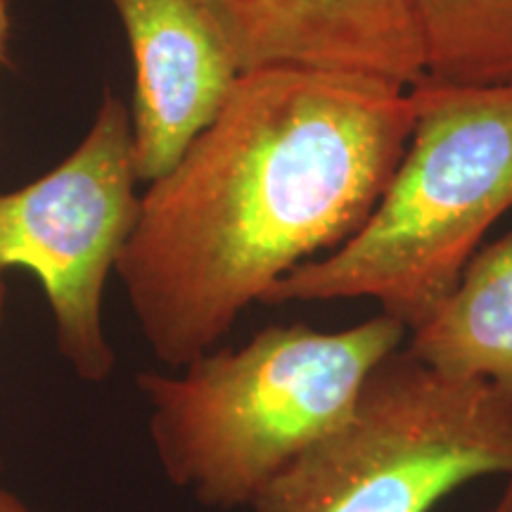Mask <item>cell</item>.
<instances>
[{"mask_svg": "<svg viewBox=\"0 0 512 512\" xmlns=\"http://www.w3.org/2000/svg\"><path fill=\"white\" fill-rule=\"evenodd\" d=\"M408 328L380 313L342 332L271 325L240 349H211L181 375L140 373L150 439L166 479L202 505L254 498L356 406Z\"/></svg>", "mask_w": 512, "mask_h": 512, "instance_id": "obj_2", "label": "cell"}, {"mask_svg": "<svg viewBox=\"0 0 512 512\" xmlns=\"http://www.w3.org/2000/svg\"><path fill=\"white\" fill-rule=\"evenodd\" d=\"M136 67L131 105L136 174L174 169L214 121L242 72L200 0H110Z\"/></svg>", "mask_w": 512, "mask_h": 512, "instance_id": "obj_7", "label": "cell"}, {"mask_svg": "<svg viewBox=\"0 0 512 512\" xmlns=\"http://www.w3.org/2000/svg\"><path fill=\"white\" fill-rule=\"evenodd\" d=\"M0 512H34L27 503L19 501L17 496L8 494V491L0 489Z\"/></svg>", "mask_w": 512, "mask_h": 512, "instance_id": "obj_11", "label": "cell"}, {"mask_svg": "<svg viewBox=\"0 0 512 512\" xmlns=\"http://www.w3.org/2000/svg\"><path fill=\"white\" fill-rule=\"evenodd\" d=\"M242 74L316 69L413 88L425 62L408 0H200Z\"/></svg>", "mask_w": 512, "mask_h": 512, "instance_id": "obj_6", "label": "cell"}, {"mask_svg": "<svg viewBox=\"0 0 512 512\" xmlns=\"http://www.w3.org/2000/svg\"><path fill=\"white\" fill-rule=\"evenodd\" d=\"M411 95V138L373 214L261 304L370 297L413 332L446 302L486 230L512 209V83L422 79Z\"/></svg>", "mask_w": 512, "mask_h": 512, "instance_id": "obj_3", "label": "cell"}, {"mask_svg": "<svg viewBox=\"0 0 512 512\" xmlns=\"http://www.w3.org/2000/svg\"><path fill=\"white\" fill-rule=\"evenodd\" d=\"M491 512H512V477L508 486H505V494L501 496V501L496 503V508Z\"/></svg>", "mask_w": 512, "mask_h": 512, "instance_id": "obj_12", "label": "cell"}, {"mask_svg": "<svg viewBox=\"0 0 512 512\" xmlns=\"http://www.w3.org/2000/svg\"><path fill=\"white\" fill-rule=\"evenodd\" d=\"M406 349L439 373L486 382L512 401V233L477 249Z\"/></svg>", "mask_w": 512, "mask_h": 512, "instance_id": "obj_8", "label": "cell"}, {"mask_svg": "<svg viewBox=\"0 0 512 512\" xmlns=\"http://www.w3.org/2000/svg\"><path fill=\"white\" fill-rule=\"evenodd\" d=\"M425 79L448 86L512 83V0H408Z\"/></svg>", "mask_w": 512, "mask_h": 512, "instance_id": "obj_9", "label": "cell"}, {"mask_svg": "<svg viewBox=\"0 0 512 512\" xmlns=\"http://www.w3.org/2000/svg\"><path fill=\"white\" fill-rule=\"evenodd\" d=\"M138 181L131 112L105 93L72 155L38 181L0 192V268L36 275L55 347L83 382L110 380L117 368L102 330V292L136 230Z\"/></svg>", "mask_w": 512, "mask_h": 512, "instance_id": "obj_5", "label": "cell"}, {"mask_svg": "<svg viewBox=\"0 0 512 512\" xmlns=\"http://www.w3.org/2000/svg\"><path fill=\"white\" fill-rule=\"evenodd\" d=\"M411 88L316 69L242 74L214 121L140 197L117 273L171 370L366 223L413 131Z\"/></svg>", "mask_w": 512, "mask_h": 512, "instance_id": "obj_1", "label": "cell"}, {"mask_svg": "<svg viewBox=\"0 0 512 512\" xmlns=\"http://www.w3.org/2000/svg\"><path fill=\"white\" fill-rule=\"evenodd\" d=\"M5 297H8V287H5V268H0V323H3V313H5ZM0 470H3V463H0Z\"/></svg>", "mask_w": 512, "mask_h": 512, "instance_id": "obj_13", "label": "cell"}, {"mask_svg": "<svg viewBox=\"0 0 512 512\" xmlns=\"http://www.w3.org/2000/svg\"><path fill=\"white\" fill-rule=\"evenodd\" d=\"M8 43H10V12L8 0H0V64L8 57Z\"/></svg>", "mask_w": 512, "mask_h": 512, "instance_id": "obj_10", "label": "cell"}, {"mask_svg": "<svg viewBox=\"0 0 512 512\" xmlns=\"http://www.w3.org/2000/svg\"><path fill=\"white\" fill-rule=\"evenodd\" d=\"M512 477V401L396 349L335 430L292 460L254 512H430L477 477Z\"/></svg>", "mask_w": 512, "mask_h": 512, "instance_id": "obj_4", "label": "cell"}]
</instances>
